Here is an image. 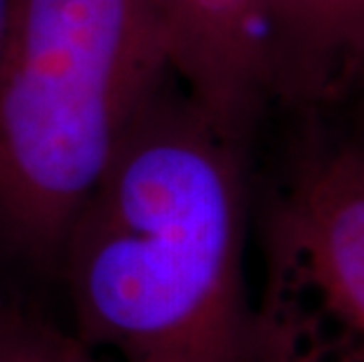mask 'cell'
I'll return each mask as SVG.
<instances>
[{"label": "cell", "mask_w": 364, "mask_h": 362, "mask_svg": "<svg viewBox=\"0 0 364 362\" xmlns=\"http://www.w3.org/2000/svg\"><path fill=\"white\" fill-rule=\"evenodd\" d=\"M245 139L169 82L61 245L75 336L120 362H252Z\"/></svg>", "instance_id": "obj_1"}, {"label": "cell", "mask_w": 364, "mask_h": 362, "mask_svg": "<svg viewBox=\"0 0 364 362\" xmlns=\"http://www.w3.org/2000/svg\"><path fill=\"white\" fill-rule=\"evenodd\" d=\"M179 87L214 122L247 139L273 99L282 0H160Z\"/></svg>", "instance_id": "obj_4"}, {"label": "cell", "mask_w": 364, "mask_h": 362, "mask_svg": "<svg viewBox=\"0 0 364 362\" xmlns=\"http://www.w3.org/2000/svg\"><path fill=\"white\" fill-rule=\"evenodd\" d=\"M252 362H364V142L317 144L266 221Z\"/></svg>", "instance_id": "obj_3"}, {"label": "cell", "mask_w": 364, "mask_h": 362, "mask_svg": "<svg viewBox=\"0 0 364 362\" xmlns=\"http://www.w3.org/2000/svg\"><path fill=\"white\" fill-rule=\"evenodd\" d=\"M7 311V306H3V302H0V315H3Z\"/></svg>", "instance_id": "obj_8"}, {"label": "cell", "mask_w": 364, "mask_h": 362, "mask_svg": "<svg viewBox=\"0 0 364 362\" xmlns=\"http://www.w3.org/2000/svg\"><path fill=\"white\" fill-rule=\"evenodd\" d=\"M169 82L160 0H14L0 36V243L57 264Z\"/></svg>", "instance_id": "obj_2"}, {"label": "cell", "mask_w": 364, "mask_h": 362, "mask_svg": "<svg viewBox=\"0 0 364 362\" xmlns=\"http://www.w3.org/2000/svg\"><path fill=\"white\" fill-rule=\"evenodd\" d=\"M364 85V0H282L273 99L322 109Z\"/></svg>", "instance_id": "obj_5"}, {"label": "cell", "mask_w": 364, "mask_h": 362, "mask_svg": "<svg viewBox=\"0 0 364 362\" xmlns=\"http://www.w3.org/2000/svg\"><path fill=\"white\" fill-rule=\"evenodd\" d=\"M0 362H97V358L75 334L7 308L0 315Z\"/></svg>", "instance_id": "obj_6"}, {"label": "cell", "mask_w": 364, "mask_h": 362, "mask_svg": "<svg viewBox=\"0 0 364 362\" xmlns=\"http://www.w3.org/2000/svg\"><path fill=\"white\" fill-rule=\"evenodd\" d=\"M12 5H14V0H0V36H3V31H5L7 19H10Z\"/></svg>", "instance_id": "obj_7"}]
</instances>
